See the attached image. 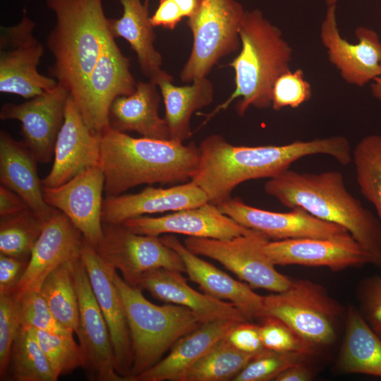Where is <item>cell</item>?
I'll return each mask as SVG.
<instances>
[{
    "instance_id": "cell-1",
    "label": "cell",
    "mask_w": 381,
    "mask_h": 381,
    "mask_svg": "<svg viewBox=\"0 0 381 381\" xmlns=\"http://www.w3.org/2000/svg\"><path fill=\"white\" fill-rule=\"evenodd\" d=\"M198 148L199 162L190 181L205 192L209 202L216 205L230 199L240 183L274 177L306 156L327 155L341 165L352 162L350 142L343 135L249 147L234 145L214 134L205 138Z\"/></svg>"
},
{
    "instance_id": "cell-2",
    "label": "cell",
    "mask_w": 381,
    "mask_h": 381,
    "mask_svg": "<svg viewBox=\"0 0 381 381\" xmlns=\"http://www.w3.org/2000/svg\"><path fill=\"white\" fill-rule=\"evenodd\" d=\"M199 148L172 140L134 138L107 126L100 133L99 166L105 198L123 194L142 184L179 183L191 179Z\"/></svg>"
},
{
    "instance_id": "cell-3",
    "label": "cell",
    "mask_w": 381,
    "mask_h": 381,
    "mask_svg": "<svg viewBox=\"0 0 381 381\" xmlns=\"http://www.w3.org/2000/svg\"><path fill=\"white\" fill-rule=\"evenodd\" d=\"M264 189L288 207H301L345 228L368 253L370 264L381 268L380 222L347 190L340 171L311 174L289 169L269 179Z\"/></svg>"
},
{
    "instance_id": "cell-4",
    "label": "cell",
    "mask_w": 381,
    "mask_h": 381,
    "mask_svg": "<svg viewBox=\"0 0 381 381\" xmlns=\"http://www.w3.org/2000/svg\"><path fill=\"white\" fill-rule=\"evenodd\" d=\"M56 16L47 44L54 58L51 77L75 103L110 35L102 0H45Z\"/></svg>"
},
{
    "instance_id": "cell-5",
    "label": "cell",
    "mask_w": 381,
    "mask_h": 381,
    "mask_svg": "<svg viewBox=\"0 0 381 381\" xmlns=\"http://www.w3.org/2000/svg\"><path fill=\"white\" fill-rule=\"evenodd\" d=\"M241 49L229 64L235 73V88L230 97L205 115L203 124L238 99L236 110L244 116L250 107L266 109L272 105L274 82L290 70L293 49L281 30L259 9L246 11L239 29Z\"/></svg>"
},
{
    "instance_id": "cell-6",
    "label": "cell",
    "mask_w": 381,
    "mask_h": 381,
    "mask_svg": "<svg viewBox=\"0 0 381 381\" xmlns=\"http://www.w3.org/2000/svg\"><path fill=\"white\" fill-rule=\"evenodd\" d=\"M114 279L130 329L133 349L130 380L134 381L157 363L180 338L201 323L186 307L150 302L141 289L129 285L116 271Z\"/></svg>"
},
{
    "instance_id": "cell-7",
    "label": "cell",
    "mask_w": 381,
    "mask_h": 381,
    "mask_svg": "<svg viewBox=\"0 0 381 381\" xmlns=\"http://www.w3.org/2000/svg\"><path fill=\"white\" fill-rule=\"evenodd\" d=\"M245 12L236 0H200L186 22L193 35V47L180 73L183 82L207 77L220 59L238 49Z\"/></svg>"
},
{
    "instance_id": "cell-8",
    "label": "cell",
    "mask_w": 381,
    "mask_h": 381,
    "mask_svg": "<svg viewBox=\"0 0 381 381\" xmlns=\"http://www.w3.org/2000/svg\"><path fill=\"white\" fill-rule=\"evenodd\" d=\"M266 315L283 320L315 347L336 338L339 307L319 284L292 281L286 290L264 296Z\"/></svg>"
},
{
    "instance_id": "cell-9",
    "label": "cell",
    "mask_w": 381,
    "mask_h": 381,
    "mask_svg": "<svg viewBox=\"0 0 381 381\" xmlns=\"http://www.w3.org/2000/svg\"><path fill=\"white\" fill-rule=\"evenodd\" d=\"M268 241L253 230L228 239L188 236L183 244L193 253L219 262L253 289L281 292L292 280L279 272L265 253L264 246Z\"/></svg>"
},
{
    "instance_id": "cell-10",
    "label": "cell",
    "mask_w": 381,
    "mask_h": 381,
    "mask_svg": "<svg viewBox=\"0 0 381 381\" xmlns=\"http://www.w3.org/2000/svg\"><path fill=\"white\" fill-rule=\"evenodd\" d=\"M35 23L25 14L17 24L0 28V92L31 99L54 88L52 77L39 73L44 47L34 35Z\"/></svg>"
},
{
    "instance_id": "cell-11",
    "label": "cell",
    "mask_w": 381,
    "mask_h": 381,
    "mask_svg": "<svg viewBox=\"0 0 381 381\" xmlns=\"http://www.w3.org/2000/svg\"><path fill=\"white\" fill-rule=\"evenodd\" d=\"M103 238L95 248L100 256L137 288L143 274L158 268L185 272L180 255L159 236L134 233L123 224L102 223Z\"/></svg>"
},
{
    "instance_id": "cell-12",
    "label": "cell",
    "mask_w": 381,
    "mask_h": 381,
    "mask_svg": "<svg viewBox=\"0 0 381 381\" xmlns=\"http://www.w3.org/2000/svg\"><path fill=\"white\" fill-rule=\"evenodd\" d=\"M73 265L79 305L76 334L85 358L87 377L94 381H125L115 370L108 326L92 289L81 252Z\"/></svg>"
},
{
    "instance_id": "cell-13",
    "label": "cell",
    "mask_w": 381,
    "mask_h": 381,
    "mask_svg": "<svg viewBox=\"0 0 381 381\" xmlns=\"http://www.w3.org/2000/svg\"><path fill=\"white\" fill-rule=\"evenodd\" d=\"M136 85L130 71V59L110 34L76 104L88 127L100 133L108 126L112 102L118 97L133 93Z\"/></svg>"
},
{
    "instance_id": "cell-14",
    "label": "cell",
    "mask_w": 381,
    "mask_h": 381,
    "mask_svg": "<svg viewBox=\"0 0 381 381\" xmlns=\"http://www.w3.org/2000/svg\"><path fill=\"white\" fill-rule=\"evenodd\" d=\"M355 35L356 43L341 36L336 5L328 6L320 30L328 59L346 83L362 87L381 77V40L375 31L363 26L358 27Z\"/></svg>"
},
{
    "instance_id": "cell-15",
    "label": "cell",
    "mask_w": 381,
    "mask_h": 381,
    "mask_svg": "<svg viewBox=\"0 0 381 381\" xmlns=\"http://www.w3.org/2000/svg\"><path fill=\"white\" fill-rule=\"evenodd\" d=\"M217 207L240 225L259 231L269 239L353 237L343 226L322 220L298 207L288 212H272L250 206L238 198H231Z\"/></svg>"
},
{
    "instance_id": "cell-16",
    "label": "cell",
    "mask_w": 381,
    "mask_h": 381,
    "mask_svg": "<svg viewBox=\"0 0 381 381\" xmlns=\"http://www.w3.org/2000/svg\"><path fill=\"white\" fill-rule=\"evenodd\" d=\"M81 258L86 267L94 294L109 331L116 373L130 380L133 349L123 305L115 284L116 270L98 253L84 237Z\"/></svg>"
},
{
    "instance_id": "cell-17",
    "label": "cell",
    "mask_w": 381,
    "mask_h": 381,
    "mask_svg": "<svg viewBox=\"0 0 381 381\" xmlns=\"http://www.w3.org/2000/svg\"><path fill=\"white\" fill-rule=\"evenodd\" d=\"M69 95L67 89L57 84L23 103H6L1 108V120L21 123L23 142L38 163H47L52 159Z\"/></svg>"
},
{
    "instance_id": "cell-18",
    "label": "cell",
    "mask_w": 381,
    "mask_h": 381,
    "mask_svg": "<svg viewBox=\"0 0 381 381\" xmlns=\"http://www.w3.org/2000/svg\"><path fill=\"white\" fill-rule=\"evenodd\" d=\"M104 192V176L99 166L87 169L61 186L43 187L47 204L63 212L95 248L103 238Z\"/></svg>"
},
{
    "instance_id": "cell-19",
    "label": "cell",
    "mask_w": 381,
    "mask_h": 381,
    "mask_svg": "<svg viewBox=\"0 0 381 381\" xmlns=\"http://www.w3.org/2000/svg\"><path fill=\"white\" fill-rule=\"evenodd\" d=\"M54 157L51 171L42 180L44 188L61 186L87 169L99 166L100 133L88 127L71 95L56 140Z\"/></svg>"
},
{
    "instance_id": "cell-20",
    "label": "cell",
    "mask_w": 381,
    "mask_h": 381,
    "mask_svg": "<svg viewBox=\"0 0 381 381\" xmlns=\"http://www.w3.org/2000/svg\"><path fill=\"white\" fill-rule=\"evenodd\" d=\"M131 231L147 236L178 234L188 237L228 239L250 234L217 207L207 202L157 217L140 216L122 223Z\"/></svg>"
},
{
    "instance_id": "cell-21",
    "label": "cell",
    "mask_w": 381,
    "mask_h": 381,
    "mask_svg": "<svg viewBox=\"0 0 381 381\" xmlns=\"http://www.w3.org/2000/svg\"><path fill=\"white\" fill-rule=\"evenodd\" d=\"M83 241L81 232L63 212L55 209L46 220L13 291L16 297L28 291H40L51 272L80 255Z\"/></svg>"
},
{
    "instance_id": "cell-22",
    "label": "cell",
    "mask_w": 381,
    "mask_h": 381,
    "mask_svg": "<svg viewBox=\"0 0 381 381\" xmlns=\"http://www.w3.org/2000/svg\"><path fill=\"white\" fill-rule=\"evenodd\" d=\"M264 250L274 265L325 267L340 271L370 263L368 253L353 237L268 241Z\"/></svg>"
},
{
    "instance_id": "cell-23",
    "label": "cell",
    "mask_w": 381,
    "mask_h": 381,
    "mask_svg": "<svg viewBox=\"0 0 381 381\" xmlns=\"http://www.w3.org/2000/svg\"><path fill=\"white\" fill-rule=\"evenodd\" d=\"M162 242L181 257L188 279L196 283L203 293L234 304L246 320L265 316L264 296L253 291L247 283L236 280L199 255L189 250L174 235L160 237Z\"/></svg>"
},
{
    "instance_id": "cell-24",
    "label": "cell",
    "mask_w": 381,
    "mask_h": 381,
    "mask_svg": "<svg viewBox=\"0 0 381 381\" xmlns=\"http://www.w3.org/2000/svg\"><path fill=\"white\" fill-rule=\"evenodd\" d=\"M207 202L205 192L191 181L166 188L147 186L138 193L105 198L102 220V223L122 224L146 214L174 212Z\"/></svg>"
},
{
    "instance_id": "cell-25",
    "label": "cell",
    "mask_w": 381,
    "mask_h": 381,
    "mask_svg": "<svg viewBox=\"0 0 381 381\" xmlns=\"http://www.w3.org/2000/svg\"><path fill=\"white\" fill-rule=\"evenodd\" d=\"M137 288L148 291L162 301L188 308L201 324L221 320H246L231 303L191 288L178 270L158 268L147 272L140 279Z\"/></svg>"
},
{
    "instance_id": "cell-26",
    "label": "cell",
    "mask_w": 381,
    "mask_h": 381,
    "mask_svg": "<svg viewBox=\"0 0 381 381\" xmlns=\"http://www.w3.org/2000/svg\"><path fill=\"white\" fill-rule=\"evenodd\" d=\"M238 322L221 320L201 324L180 338L165 357L134 381H184L190 369Z\"/></svg>"
},
{
    "instance_id": "cell-27",
    "label": "cell",
    "mask_w": 381,
    "mask_h": 381,
    "mask_svg": "<svg viewBox=\"0 0 381 381\" xmlns=\"http://www.w3.org/2000/svg\"><path fill=\"white\" fill-rule=\"evenodd\" d=\"M158 89L150 80L138 82L133 93L118 97L112 102L108 126L119 132L135 131L145 138L170 140L167 121L159 115L161 95Z\"/></svg>"
},
{
    "instance_id": "cell-28",
    "label": "cell",
    "mask_w": 381,
    "mask_h": 381,
    "mask_svg": "<svg viewBox=\"0 0 381 381\" xmlns=\"http://www.w3.org/2000/svg\"><path fill=\"white\" fill-rule=\"evenodd\" d=\"M38 162L22 141L0 131L1 184L19 195L29 207L47 219L54 211L43 196V186L37 173Z\"/></svg>"
},
{
    "instance_id": "cell-29",
    "label": "cell",
    "mask_w": 381,
    "mask_h": 381,
    "mask_svg": "<svg viewBox=\"0 0 381 381\" xmlns=\"http://www.w3.org/2000/svg\"><path fill=\"white\" fill-rule=\"evenodd\" d=\"M172 81L173 77L163 71L152 83L157 85L164 101L170 140L183 143L192 136L193 114L212 102L214 86L207 77L185 86H176Z\"/></svg>"
},
{
    "instance_id": "cell-30",
    "label": "cell",
    "mask_w": 381,
    "mask_h": 381,
    "mask_svg": "<svg viewBox=\"0 0 381 381\" xmlns=\"http://www.w3.org/2000/svg\"><path fill=\"white\" fill-rule=\"evenodd\" d=\"M123 13L117 19L109 18V30L114 38L122 37L137 55L142 73L154 81L163 71L162 56L155 47L156 35L151 23L149 4L141 0H119Z\"/></svg>"
},
{
    "instance_id": "cell-31",
    "label": "cell",
    "mask_w": 381,
    "mask_h": 381,
    "mask_svg": "<svg viewBox=\"0 0 381 381\" xmlns=\"http://www.w3.org/2000/svg\"><path fill=\"white\" fill-rule=\"evenodd\" d=\"M337 367L344 373L381 377V337L353 306L347 310L345 335Z\"/></svg>"
},
{
    "instance_id": "cell-32",
    "label": "cell",
    "mask_w": 381,
    "mask_h": 381,
    "mask_svg": "<svg viewBox=\"0 0 381 381\" xmlns=\"http://www.w3.org/2000/svg\"><path fill=\"white\" fill-rule=\"evenodd\" d=\"M75 258L64 262L51 272L44 280L40 292L55 318L76 333L79 323V305L73 275V262Z\"/></svg>"
},
{
    "instance_id": "cell-33",
    "label": "cell",
    "mask_w": 381,
    "mask_h": 381,
    "mask_svg": "<svg viewBox=\"0 0 381 381\" xmlns=\"http://www.w3.org/2000/svg\"><path fill=\"white\" fill-rule=\"evenodd\" d=\"M58 379L41 349L35 329L22 326L11 349L6 380L56 381Z\"/></svg>"
},
{
    "instance_id": "cell-34",
    "label": "cell",
    "mask_w": 381,
    "mask_h": 381,
    "mask_svg": "<svg viewBox=\"0 0 381 381\" xmlns=\"http://www.w3.org/2000/svg\"><path fill=\"white\" fill-rule=\"evenodd\" d=\"M253 356L236 349L224 337L190 369L184 381L232 380Z\"/></svg>"
},
{
    "instance_id": "cell-35",
    "label": "cell",
    "mask_w": 381,
    "mask_h": 381,
    "mask_svg": "<svg viewBox=\"0 0 381 381\" xmlns=\"http://www.w3.org/2000/svg\"><path fill=\"white\" fill-rule=\"evenodd\" d=\"M47 219L30 208L1 217L0 253L29 260Z\"/></svg>"
},
{
    "instance_id": "cell-36",
    "label": "cell",
    "mask_w": 381,
    "mask_h": 381,
    "mask_svg": "<svg viewBox=\"0 0 381 381\" xmlns=\"http://www.w3.org/2000/svg\"><path fill=\"white\" fill-rule=\"evenodd\" d=\"M352 162L360 191L375 207L381 226V135L363 138L352 151Z\"/></svg>"
},
{
    "instance_id": "cell-37",
    "label": "cell",
    "mask_w": 381,
    "mask_h": 381,
    "mask_svg": "<svg viewBox=\"0 0 381 381\" xmlns=\"http://www.w3.org/2000/svg\"><path fill=\"white\" fill-rule=\"evenodd\" d=\"M37 339L52 369L59 378L78 368H85L83 350L73 336L53 334L35 329Z\"/></svg>"
},
{
    "instance_id": "cell-38",
    "label": "cell",
    "mask_w": 381,
    "mask_h": 381,
    "mask_svg": "<svg viewBox=\"0 0 381 381\" xmlns=\"http://www.w3.org/2000/svg\"><path fill=\"white\" fill-rule=\"evenodd\" d=\"M308 356L296 352L276 351L264 349L254 355L233 381H269L286 368L303 363Z\"/></svg>"
},
{
    "instance_id": "cell-39",
    "label": "cell",
    "mask_w": 381,
    "mask_h": 381,
    "mask_svg": "<svg viewBox=\"0 0 381 381\" xmlns=\"http://www.w3.org/2000/svg\"><path fill=\"white\" fill-rule=\"evenodd\" d=\"M265 349L283 352H296L308 356L315 353L316 347L294 329L278 318L266 315L259 325Z\"/></svg>"
},
{
    "instance_id": "cell-40",
    "label": "cell",
    "mask_w": 381,
    "mask_h": 381,
    "mask_svg": "<svg viewBox=\"0 0 381 381\" xmlns=\"http://www.w3.org/2000/svg\"><path fill=\"white\" fill-rule=\"evenodd\" d=\"M17 298L22 326L53 334L73 336L74 332L55 318L40 291H28Z\"/></svg>"
},
{
    "instance_id": "cell-41",
    "label": "cell",
    "mask_w": 381,
    "mask_h": 381,
    "mask_svg": "<svg viewBox=\"0 0 381 381\" xmlns=\"http://www.w3.org/2000/svg\"><path fill=\"white\" fill-rule=\"evenodd\" d=\"M22 328L18 300L14 292L0 295V380L7 378L13 344Z\"/></svg>"
},
{
    "instance_id": "cell-42",
    "label": "cell",
    "mask_w": 381,
    "mask_h": 381,
    "mask_svg": "<svg viewBox=\"0 0 381 381\" xmlns=\"http://www.w3.org/2000/svg\"><path fill=\"white\" fill-rule=\"evenodd\" d=\"M312 96L310 83L301 69H291L280 75L272 87V107L279 111L284 107L297 108Z\"/></svg>"
},
{
    "instance_id": "cell-43",
    "label": "cell",
    "mask_w": 381,
    "mask_h": 381,
    "mask_svg": "<svg viewBox=\"0 0 381 381\" xmlns=\"http://www.w3.org/2000/svg\"><path fill=\"white\" fill-rule=\"evenodd\" d=\"M358 298L361 314L381 337V276H372L363 280Z\"/></svg>"
},
{
    "instance_id": "cell-44",
    "label": "cell",
    "mask_w": 381,
    "mask_h": 381,
    "mask_svg": "<svg viewBox=\"0 0 381 381\" xmlns=\"http://www.w3.org/2000/svg\"><path fill=\"white\" fill-rule=\"evenodd\" d=\"M226 339L238 350L255 355L265 348L259 325L245 320L237 323L226 335Z\"/></svg>"
},
{
    "instance_id": "cell-45",
    "label": "cell",
    "mask_w": 381,
    "mask_h": 381,
    "mask_svg": "<svg viewBox=\"0 0 381 381\" xmlns=\"http://www.w3.org/2000/svg\"><path fill=\"white\" fill-rule=\"evenodd\" d=\"M28 261L0 253V295L14 291Z\"/></svg>"
},
{
    "instance_id": "cell-46",
    "label": "cell",
    "mask_w": 381,
    "mask_h": 381,
    "mask_svg": "<svg viewBox=\"0 0 381 381\" xmlns=\"http://www.w3.org/2000/svg\"><path fill=\"white\" fill-rule=\"evenodd\" d=\"M183 16L173 0H159L155 13L151 16V23L155 27L174 30L181 21Z\"/></svg>"
},
{
    "instance_id": "cell-47",
    "label": "cell",
    "mask_w": 381,
    "mask_h": 381,
    "mask_svg": "<svg viewBox=\"0 0 381 381\" xmlns=\"http://www.w3.org/2000/svg\"><path fill=\"white\" fill-rule=\"evenodd\" d=\"M28 208L26 202L19 195L1 184L0 217L11 216Z\"/></svg>"
},
{
    "instance_id": "cell-48",
    "label": "cell",
    "mask_w": 381,
    "mask_h": 381,
    "mask_svg": "<svg viewBox=\"0 0 381 381\" xmlns=\"http://www.w3.org/2000/svg\"><path fill=\"white\" fill-rule=\"evenodd\" d=\"M313 378V373L304 362L294 365L282 372L276 381H308Z\"/></svg>"
},
{
    "instance_id": "cell-49",
    "label": "cell",
    "mask_w": 381,
    "mask_h": 381,
    "mask_svg": "<svg viewBox=\"0 0 381 381\" xmlns=\"http://www.w3.org/2000/svg\"><path fill=\"white\" fill-rule=\"evenodd\" d=\"M180 8L183 17L188 18L197 10L200 0H173Z\"/></svg>"
},
{
    "instance_id": "cell-50",
    "label": "cell",
    "mask_w": 381,
    "mask_h": 381,
    "mask_svg": "<svg viewBox=\"0 0 381 381\" xmlns=\"http://www.w3.org/2000/svg\"><path fill=\"white\" fill-rule=\"evenodd\" d=\"M371 91L373 95L381 101V77L377 78L373 81Z\"/></svg>"
},
{
    "instance_id": "cell-51",
    "label": "cell",
    "mask_w": 381,
    "mask_h": 381,
    "mask_svg": "<svg viewBox=\"0 0 381 381\" xmlns=\"http://www.w3.org/2000/svg\"><path fill=\"white\" fill-rule=\"evenodd\" d=\"M339 0H325L327 6L336 5Z\"/></svg>"
},
{
    "instance_id": "cell-52",
    "label": "cell",
    "mask_w": 381,
    "mask_h": 381,
    "mask_svg": "<svg viewBox=\"0 0 381 381\" xmlns=\"http://www.w3.org/2000/svg\"><path fill=\"white\" fill-rule=\"evenodd\" d=\"M153 0H145V3L149 4V2L152 1Z\"/></svg>"
}]
</instances>
